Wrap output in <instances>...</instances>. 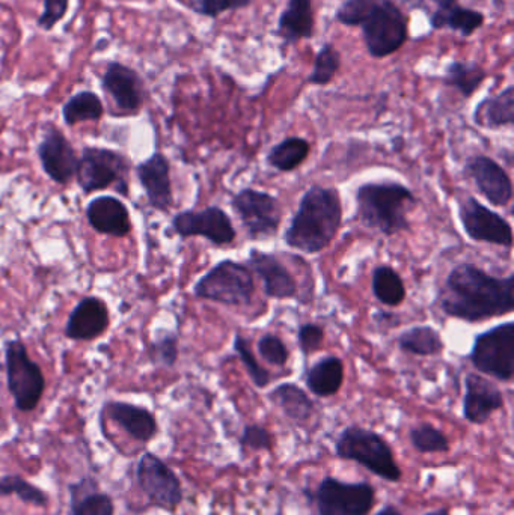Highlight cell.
<instances>
[{
    "mask_svg": "<svg viewBox=\"0 0 514 515\" xmlns=\"http://www.w3.org/2000/svg\"><path fill=\"white\" fill-rule=\"evenodd\" d=\"M514 275L496 278L475 264L454 267L439 293V308L448 317L466 323L511 314L514 309Z\"/></svg>",
    "mask_w": 514,
    "mask_h": 515,
    "instance_id": "6da1fadb",
    "label": "cell"
},
{
    "mask_svg": "<svg viewBox=\"0 0 514 515\" xmlns=\"http://www.w3.org/2000/svg\"><path fill=\"white\" fill-rule=\"evenodd\" d=\"M335 20L349 28H361L368 55L388 58L409 40V20L394 0H344Z\"/></svg>",
    "mask_w": 514,
    "mask_h": 515,
    "instance_id": "7a4b0ae2",
    "label": "cell"
},
{
    "mask_svg": "<svg viewBox=\"0 0 514 515\" xmlns=\"http://www.w3.org/2000/svg\"><path fill=\"white\" fill-rule=\"evenodd\" d=\"M343 222L340 193L334 187L314 184L303 193L284 241L291 249L306 255L325 250L337 237Z\"/></svg>",
    "mask_w": 514,
    "mask_h": 515,
    "instance_id": "3957f363",
    "label": "cell"
},
{
    "mask_svg": "<svg viewBox=\"0 0 514 515\" xmlns=\"http://www.w3.org/2000/svg\"><path fill=\"white\" fill-rule=\"evenodd\" d=\"M417 204L414 192L397 181L365 183L356 190L359 222L386 237L409 231V213Z\"/></svg>",
    "mask_w": 514,
    "mask_h": 515,
    "instance_id": "277c9868",
    "label": "cell"
},
{
    "mask_svg": "<svg viewBox=\"0 0 514 515\" xmlns=\"http://www.w3.org/2000/svg\"><path fill=\"white\" fill-rule=\"evenodd\" d=\"M335 454L343 460L355 461L368 472L388 482H398L401 470L389 443L373 430L352 425L340 434Z\"/></svg>",
    "mask_w": 514,
    "mask_h": 515,
    "instance_id": "5b68a950",
    "label": "cell"
},
{
    "mask_svg": "<svg viewBox=\"0 0 514 515\" xmlns=\"http://www.w3.org/2000/svg\"><path fill=\"white\" fill-rule=\"evenodd\" d=\"M193 294L219 305L249 306L255 294L254 276L245 264L224 260L196 282Z\"/></svg>",
    "mask_w": 514,
    "mask_h": 515,
    "instance_id": "8992f818",
    "label": "cell"
},
{
    "mask_svg": "<svg viewBox=\"0 0 514 515\" xmlns=\"http://www.w3.org/2000/svg\"><path fill=\"white\" fill-rule=\"evenodd\" d=\"M129 159L109 148L85 147L77 166L76 180L85 195L115 187L129 195Z\"/></svg>",
    "mask_w": 514,
    "mask_h": 515,
    "instance_id": "52a82bcc",
    "label": "cell"
},
{
    "mask_svg": "<svg viewBox=\"0 0 514 515\" xmlns=\"http://www.w3.org/2000/svg\"><path fill=\"white\" fill-rule=\"evenodd\" d=\"M8 391L20 412H34L46 391L43 369L29 356L28 348L20 339L5 344Z\"/></svg>",
    "mask_w": 514,
    "mask_h": 515,
    "instance_id": "ba28073f",
    "label": "cell"
},
{
    "mask_svg": "<svg viewBox=\"0 0 514 515\" xmlns=\"http://www.w3.org/2000/svg\"><path fill=\"white\" fill-rule=\"evenodd\" d=\"M469 360L478 372L499 381H510L514 375L513 321L498 324L475 336Z\"/></svg>",
    "mask_w": 514,
    "mask_h": 515,
    "instance_id": "9c48e42d",
    "label": "cell"
},
{
    "mask_svg": "<svg viewBox=\"0 0 514 515\" xmlns=\"http://www.w3.org/2000/svg\"><path fill=\"white\" fill-rule=\"evenodd\" d=\"M231 207L251 240H269L279 231L281 204L270 193L248 187L234 195Z\"/></svg>",
    "mask_w": 514,
    "mask_h": 515,
    "instance_id": "30bf717a",
    "label": "cell"
},
{
    "mask_svg": "<svg viewBox=\"0 0 514 515\" xmlns=\"http://www.w3.org/2000/svg\"><path fill=\"white\" fill-rule=\"evenodd\" d=\"M376 493L367 482H343L328 478L317 488L316 502L320 515H368Z\"/></svg>",
    "mask_w": 514,
    "mask_h": 515,
    "instance_id": "8fae6325",
    "label": "cell"
},
{
    "mask_svg": "<svg viewBox=\"0 0 514 515\" xmlns=\"http://www.w3.org/2000/svg\"><path fill=\"white\" fill-rule=\"evenodd\" d=\"M171 225L178 237H202L216 247L230 246L237 237L233 220L218 205L201 211H181L172 217Z\"/></svg>",
    "mask_w": 514,
    "mask_h": 515,
    "instance_id": "7c38bea8",
    "label": "cell"
},
{
    "mask_svg": "<svg viewBox=\"0 0 514 515\" xmlns=\"http://www.w3.org/2000/svg\"><path fill=\"white\" fill-rule=\"evenodd\" d=\"M139 487L153 505L174 511L183 502V488L174 470L151 452H145L136 469Z\"/></svg>",
    "mask_w": 514,
    "mask_h": 515,
    "instance_id": "4fadbf2b",
    "label": "cell"
},
{
    "mask_svg": "<svg viewBox=\"0 0 514 515\" xmlns=\"http://www.w3.org/2000/svg\"><path fill=\"white\" fill-rule=\"evenodd\" d=\"M459 219L471 240L495 244L505 249L513 246V228L510 223L501 214L481 204L474 196H468L460 202Z\"/></svg>",
    "mask_w": 514,
    "mask_h": 515,
    "instance_id": "5bb4252c",
    "label": "cell"
},
{
    "mask_svg": "<svg viewBox=\"0 0 514 515\" xmlns=\"http://www.w3.org/2000/svg\"><path fill=\"white\" fill-rule=\"evenodd\" d=\"M38 159L44 174L59 186H67L76 177L79 157L64 133L58 128L47 127L43 141L37 148Z\"/></svg>",
    "mask_w": 514,
    "mask_h": 515,
    "instance_id": "9a60e30c",
    "label": "cell"
},
{
    "mask_svg": "<svg viewBox=\"0 0 514 515\" xmlns=\"http://www.w3.org/2000/svg\"><path fill=\"white\" fill-rule=\"evenodd\" d=\"M465 172L478 192L495 207H507L513 199V183L505 169L487 156H474L466 162Z\"/></svg>",
    "mask_w": 514,
    "mask_h": 515,
    "instance_id": "2e32d148",
    "label": "cell"
},
{
    "mask_svg": "<svg viewBox=\"0 0 514 515\" xmlns=\"http://www.w3.org/2000/svg\"><path fill=\"white\" fill-rule=\"evenodd\" d=\"M136 177L147 195L148 205L160 213H168L174 204L171 165L162 153H154L136 166Z\"/></svg>",
    "mask_w": 514,
    "mask_h": 515,
    "instance_id": "e0dca14e",
    "label": "cell"
},
{
    "mask_svg": "<svg viewBox=\"0 0 514 515\" xmlns=\"http://www.w3.org/2000/svg\"><path fill=\"white\" fill-rule=\"evenodd\" d=\"M502 407H504V395L495 383L478 374L466 375L463 418L469 424H486L490 416Z\"/></svg>",
    "mask_w": 514,
    "mask_h": 515,
    "instance_id": "ac0fdd59",
    "label": "cell"
},
{
    "mask_svg": "<svg viewBox=\"0 0 514 515\" xmlns=\"http://www.w3.org/2000/svg\"><path fill=\"white\" fill-rule=\"evenodd\" d=\"M109 323L111 318L105 300L85 297L71 311L65 326V336L71 341H94L108 330Z\"/></svg>",
    "mask_w": 514,
    "mask_h": 515,
    "instance_id": "d6986e66",
    "label": "cell"
},
{
    "mask_svg": "<svg viewBox=\"0 0 514 515\" xmlns=\"http://www.w3.org/2000/svg\"><path fill=\"white\" fill-rule=\"evenodd\" d=\"M248 267L263 281L264 294L269 299L288 300L297 296V285L293 275L272 253L252 249L248 256Z\"/></svg>",
    "mask_w": 514,
    "mask_h": 515,
    "instance_id": "ffe728a7",
    "label": "cell"
},
{
    "mask_svg": "<svg viewBox=\"0 0 514 515\" xmlns=\"http://www.w3.org/2000/svg\"><path fill=\"white\" fill-rule=\"evenodd\" d=\"M86 219L98 234L127 237L132 231L127 205L115 196H98L86 207Z\"/></svg>",
    "mask_w": 514,
    "mask_h": 515,
    "instance_id": "44dd1931",
    "label": "cell"
},
{
    "mask_svg": "<svg viewBox=\"0 0 514 515\" xmlns=\"http://www.w3.org/2000/svg\"><path fill=\"white\" fill-rule=\"evenodd\" d=\"M316 31L313 0H287L284 11L278 19L276 37L282 46H294L302 40H311Z\"/></svg>",
    "mask_w": 514,
    "mask_h": 515,
    "instance_id": "7402d4cb",
    "label": "cell"
},
{
    "mask_svg": "<svg viewBox=\"0 0 514 515\" xmlns=\"http://www.w3.org/2000/svg\"><path fill=\"white\" fill-rule=\"evenodd\" d=\"M108 94L112 95L121 112L135 113L142 106V83L138 74L120 64H112L103 79Z\"/></svg>",
    "mask_w": 514,
    "mask_h": 515,
    "instance_id": "603a6c76",
    "label": "cell"
},
{
    "mask_svg": "<svg viewBox=\"0 0 514 515\" xmlns=\"http://www.w3.org/2000/svg\"><path fill=\"white\" fill-rule=\"evenodd\" d=\"M109 418L120 425L136 442L147 443L157 434V421L150 410L135 404L111 401L106 404Z\"/></svg>",
    "mask_w": 514,
    "mask_h": 515,
    "instance_id": "cb8c5ba5",
    "label": "cell"
},
{
    "mask_svg": "<svg viewBox=\"0 0 514 515\" xmlns=\"http://www.w3.org/2000/svg\"><path fill=\"white\" fill-rule=\"evenodd\" d=\"M305 383L308 391L316 397H334L344 383L343 360L337 356L323 357L308 369Z\"/></svg>",
    "mask_w": 514,
    "mask_h": 515,
    "instance_id": "d4e9b609",
    "label": "cell"
},
{
    "mask_svg": "<svg viewBox=\"0 0 514 515\" xmlns=\"http://www.w3.org/2000/svg\"><path fill=\"white\" fill-rule=\"evenodd\" d=\"M474 122L490 130L511 127L514 124V86L508 85L499 94L484 98L475 109Z\"/></svg>",
    "mask_w": 514,
    "mask_h": 515,
    "instance_id": "484cf974",
    "label": "cell"
},
{
    "mask_svg": "<svg viewBox=\"0 0 514 515\" xmlns=\"http://www.w3.org/2000/svg\"><path fill=\"white\" fill-rule=\"evenodd\" d=\"M484 22L486 17L481 11L463 7L460 4L436 8L435 13L430 16V26L433 31L448 29V31L459 32L462 37H471L474 32L483 28Z\"/></svg>",
    "mask_w": 514,
    "mask_h": 515,
    "instance_id": "4316f807",
    "label": "cell"
},
{
    "mask_svg": "<svg viewBox=\"0 0 514 515\" xmlns=\"http://www.w3.org/2000/svg\"><path fill=\"white\" fill-rule=\"evenodd\" d=\"M269 400L294 422L310 421L314 413V403L303 389L294 383H282L269 394Z\"/></svg>",
    "mask_w": 514,
    "mask_h": 515,
    "instance_id": "83f0119b",
    "label": "cell"
},
{
    "mask_svg": "<svg viewBox=\"0 0 514 515\" xmlns=\"http://www.w3.org/2000/svg\"><path fill=\"white\" fill-rule=\"evenodd\" d=\"M487 73L474 61H453L445 70L444 83L456 89L462 97L471 98L486 80Z\"/></svg>",
    "mask_w": 514,
    "mask_h": 515,
    "instance_id": "f1b7e54d",
    "label": "cell"
},
{
    "mask_svg": "<svg viewBox=\"0 0 514 515\" xmlns=\"http://www.w3.org/2000/svg\"><path fill=\"white\" fill-rule=\"evenodd\" d=\"M398 347L404 353L414 356H438L444 351L445 344L438 330L432 326L410 327L398 336Z\"/></svg>",
    "mask_w": 514,
    "mask_h": 515,
    "instance_id": "f546056e",
    "label": "cell"
},
{
    "mask_svg": "<svg viewBox=\"0 0 514 515\" xmlns=\"http://www.w3.org/2000/svg\"><path fill=\"white\" fill-rule=\"evenodd\" d=\"M310 153V142L297 136H290L269 151L267 163L278 172H291L299 168L308 159Z\"/></svg>",
    "mask_w": 514,
    "mask_h": 515,
    "instance_id": "4dcf8cb0",
    "label": "cell"
},
{
    "mask_svg": "<svg viewBox=\"0 0 514 515\" xmlns=\"http://www.w3.org/2000/svg\"><path fill=\"white\" fill-rule=\"evenodd\" d=\"M371 290H373L374 297L389 308L401 305L406 299V287H404L403 279L391 266H379L374 269Z\"/></svg>",
    "mask_w": 514,
    "mask_h": 515,
    "instance_id": "1f68e13d",
    "label": "cell"
},
{
    "mask_svg": "<svg viewBox=\"0 0 514 515\" xmlns=\"http://www.w3.org/2000/svg\"><path fill=\"white\" fill-rule=\"evenodd\" d=\"M62 116L67 125L98 121L103 116V104L94 92H80L65 103Z\"/></svg>",
    "mask_w": 514,
    "mask_h": 515,
    "instance_id": "d6a6232c",
    "label": "cell"
},
{
    "mask_svg": "<svg viewBox=\"0 0 514 515\" xmlns=\"http://www.w3.org/2000/svg\"><path fill=\"white\" fill-rule=\"evenodd\" d=\"M341 68V55L334 44H323L314 59L313 71L308 76V83L316 86H326L335 79Z\"/></svg>",
    "mask_w": 514,
    "mask_h": 515,
    "instance_id": "836d02e7",
    "label": "cell"
},
{
    "mask_svg": "<svg viewBox=\"0 0 514 515\" xmlns=\"http://www.w3.org/2000/svg\"><path fill=\"white\" fill-rule=\"evenodd\" d=\"M0 496H17L22 502L35 506L49 503V497L43 490L17 475L0 476Z\"/></svg>",
    "mask_w": 514,
    "mask_h": 515,
    "instance_id": "e575fe53",
    "label": "cell"
},
{
    "mask_svg": "<svg viewBox=\"0 0 514 515\" xmlns=\"http://www.w3.org/2000/svg\"><path fill=\"white\" fill-rule=\"evenodd\" d=\"M233 348L237 356L242 360L243 366H245L252 383L260 389L269 386L270 381H272V374L258 362L254 351H252L251 344H249V339L245 338L242 333H236V335H234Z\"/></svg>",
    "mask_w": 514,
    "mask_h": 515,
    "instance_id": "d590c367",
    "label": "cell"
},
{
    "mask_svg": "<svg viewBox=\"0 0 514 515\" xmlns=\"http://www.w3.org/2000/svg\"><path fill=\"white\" fill-rule=\"evenodd\" d=\"M71 508L68 515H114L115 505L111 496L105 493H89L80 496L71 487Z\"/></svg>",
    "mask_w": 514,
    "mask_h": 515,
    "instance_id": "8d00e7d4",
    "label": "cell"
},
{
    "mask_svg": "<svg viewBox=\"0 0 514 515\" xmlns=\"http://www.w3.org/2000/svg\"><path fill=\"white\" fill-rule=\"evenodd\" d=\"M410 442L420 454H444L450 449L447 436L430 424H423L410 431Z\"/></svg>",
    "mask_w": 514,
    "mask_h": 515,
    "instance_id": "74e56055",
    "label": "cell"
},
{
    "mask_svg": "<svg viewBox=\"0 0 514 515\" xmlns=\"http://www.w3.org/2000/svg\"><path fill=\"white\" fill-rule=\"evenodd\" d=\"M148 359L154 365L172 368L178 360V336L172 332H162L148 345Z\"/></svg>",
    "mask_w": 514,
    "mask_h": 515,
    "instance_id": "f35d334b",
    "label": "cell"
},
{
    "mask_svg": "<svg viewBox=\"0 0 514 515\" xmlns=\"http://www.w3.org/2000/svg\"><path fill=\"white\" fill-rule=\"evenodd\" d=\"M251 2L252 0H189V5L196 14L218 19L228 11L245 10Z\"/></svg>",
    "mask_w": 514,
    "mask_h": 515,
    "instance_id": "ab89813d",
    "label": "cell"
},
{
    "mask_svg": "<svg viewBox=\"0 0 514 515\" xmlns=\"http://www.w3.org/2000/svg\"><path fill=\"white\" fill-rule=\"evenodd\" d=\"M257 348L258 353L267 363L278 366V368H284L288 359H290V351H288L287 345L273 333H266V335L261 336Z\"/></svg>",
    "mask_w": 514,
    "mask_h": 515,
    "instance_id": "60d3db41",
    "label": "cell"
},
{
    "mask_svg": "<svg viewBox=\"0 0 514 515\" xmlns=\"http://www.w3.org/2000/svg\"><path fill=\"white\" fill-rule=\"evenodd\" d=\"M325 341V329L319 324L306 323L299 327L297 344L305 356L316 353L322 348Z\"/></svg>",
    "mask_w": 514,
    "mask_h": 515,
    "instance_id": "b9f144b4",
    "label": "cell"
},
{
    "mask_svg": "<svg viewBox=\"0 0 514 515\" xmlns=\"http://www.w3.org/2000/svg\"><path fill=\"white\" fill-rule=\"evenodd\" d=\"M240 445L252 449V451H270L273 445V437L261 425H246L242 437H240Z\"/></svg>",
    "mask_w": 514,
    "mask_h": 515,
    "instance_id": "7bdbcfd3",
    "label": "cell"
},
{
    "mask_svg": "<svg viewBox=\"0 0 514 515\" xmlns=\"http://www.w3.org/2000/svg\"><path fill=\"white\" fill-rule=\"evenodd\" d=\"M68 8V0H44V13L40 17V25L43 28H53L59 19L64 17Z\"/></svg>",
    "mask_w": 514,
    "mask_h": 515,
    "instance_id": "ee69618b",
    "label": "cell"
},
{
    "mask_svg": "<svg viewBox=\"0 0 514 515\" xmlns=\"http://www.w3.org/2000/svg\"><path fill=\"white\" fill-rule=\"evenodd\" d=\"M376 515H403L400 511H398L395 506L392 505H386L385 508L380 509L379 512H377Z\"/></svg>",
    "mask_w": 514,
    "mask_h": 515,
    "instance_id": "f6af8a7d",
    "label": "cell"
},
{
    "mask_svg": "<svg viewBox=\"0 0 514 515\" xmlns=\"http://www.w3.org/2000/svg\"><path fill=\"white\" fill-rule=\"evenodd\" d=\"M432 2L436 5V8H447L459 4V0H432Z\"/></svg>",
    "mask_w": 514,
    "mask_h": 515,
    "instance_id": "bcb514c9",
    "label": "cell"
},
{
    "mask_svg": "<svg viewBox=\"0 0 514 515\" xmlns=\"http://www.w3.org/2000/svg\"><path fill=\"white\" fill-rule=\"evenodd\" d=\"M426 515H450V514H448V512L445 511V509H441V511L429 512V514H426Z\"/></svg>",
    "mask_w": 514,
    "mask_h": 515,
    "instance_id": "7dc6e473",
    "label": "cell"
},
{
    "mask_svg": "<svg viewBox=\"0 0 514 515\" xmlns=\"http://www.w3.org/2000/svg\"><path fill=\"white\" fill-rule=\"evenodd\" d=\"M0 515H2V514H0Z\"/></svg>",
    "mask_w": 514,
    "mask_h": 515,
    "instance_id": "c3c4849f",
    "label": "cell"
}]
</instances>
